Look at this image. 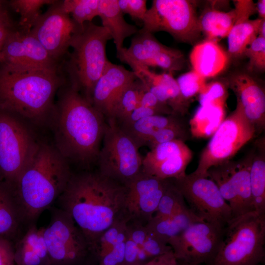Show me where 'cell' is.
Listing matches in <instances>:
<instances>
[{"label": "cell", "instance_id": "5", "mask_svg": "<svg viewBox=\"0 0 265 265\" xmlns=\"http://www.w3.org/2000/svg\"><path fill=\"white\" fill-rule=\"evenodd\" d=\"M110 39L102 26L85 23L74 37L72 52L62 67L67 81L90 103L93 88L109 62L106 46Z\"/></svg>", "mask_w": 265, "mask_h": 265}, {"label": "cell", "instance_id": "46", "mask_svg": "<svg viewBox=\"0 0 265 265\" xmlns=\"http://www.w3.org/2000/svg\"><path fill=\"white\" fill-rule=\"evenodd\" d=\"M138 106L156 109L162 115L175 114L167 105L160 102L144 85L140 96Z\"/></svg>", "mask_w": 265, "mask_h": 265}, {"label": "cell", "instance_id": "12", "mask_svg": "<svg viewBox=\"0 0 265 265\" xmlns=\"http://www.w3.org/2000/svg\"><path fill=\"white\" fill-rule=\"evenodd\" d=\"M44 237L51 265H78L91 251L83 233L71 216L60 208L52 209Z\"/></svg>", "mask_w": 265, "mask_h": 265}, {"label": "cell", "instance_id": "4", "mask_svg": "<svg viewBox=\"0 0 265 265\" xmlns=\"http://www.w3.org/2000/svg\"><path fill=\"white\" fill-rule=\"evenodd\" d=\"M69 162L54 145L39 142L12 189L23 223L33 224L65 189L72 175Z\"/></svg>", "mask_w": 265, "mask_h": 265}, {"label": "cell", "instance_id": "10", "mask_svg": "<svg viewBox=\"0 0 265 265\" xmlns=\"http://www.w3.org/2000/svg\"><path fill=\"white\" fill-rule=\"evenodd\" d=\"M142 22L140 32L163 31L185 42H193L201 32L195 6L187 0H154Z\"/></svg>", "mask_w": 265, "mask_h": 265}, {"label": "cell", "instance_id": "48", "mask_svg": "<svg viewBox=\"0 0 265 265\" xmlns=\"http://www.w3.org/2000/svg\"><path fill=\"white\" fill-rule=\"evenodd\" d=\"M0 265H16L14 260V243L0 236Z\"/></svg>", "mask_w": 265, "mask_h": 265}, {"label": "cell", "instance_id": "14", "mask_svg": "<svg viewBox=\"0 0 265 265\" xmlns=\"http://www.w3.org/2000/svg\"><path fill=\"white\" fill-rule=\"evenodd\" d=\"M49 6L47 10L41 14L30 32L50 55L60 63L81 27L64 10L62 0H56Z\"/></svg>", "mask_w": 265, "mask_h": 265}, {"label": "cell", "instance_id": "7", "mask_svg": "<svg viewBox=\"0 0 265 265\" xmlns=\"http://www.w3.org/2000/svg\"><path fill=\"white\" fill-rule=\"evenodd\" d=\"M23 120L0 108V181L12 188L39 143Z\"/></svg>", "mask_w": 265, "mask_h": 265}, {"label": "cell", "instance_id": "19", "mask_svg": "<svg viewBox=\"0 0 265 265\" xmlns=\"http://www.w3.org/2000/svg\"><path fill=\"white\" fill-rule=\"evenodd\" d=\"M136 79L132 71L109 61L93 88L92 105L106 120L110 119L120 96Z\"/></svg>", "mask_w": 265, "mask_h": 265}, {"label": "cell", "instance_id": "29", "mask_svg": "<svg viewBox=\"0 0 265 265\" xmlns=\"http://www.w3.org/2000/svg\"><path fill=\"white\" fill-rule=\"evenodd\" d=\"M200 220L188 208L168 217L153 216L145 225L150 232L169 245L191 224Z\"/></svg>", "mask_w": 265, "mask_h": 265}, {"label": "cell", "instance_id": "38", "mask_svg": "<svg viewBox=\"0 0 265 265\" xmlns=\"http://www.w3.org/2000/svg\"><path fill=\"white\" fill-rule=\"evenodd\" d=\"M190 136L189 124L186 122L160 130L151 137L146 146L151 149L158 144L171 141L180 140L186 142Z\"/></svg>", "mask_w": 265, "mask_h": 265}, {"label": "cell", "instance_id": "22", "mask_svg": "<svg viewBox=\"0 0 265 265\" xmlns=\"http://www.w3.org/2000/svg\"><path fill=\"white\" fill-rule=\"evenodd\" d=\"M228 59V53L216 41L208 39L194 46L189 55L193 70L206 79L223 71Z\"/></svg>", "mask_w": 265, "mask_h": 265}, {"label": "cell", "instance_id": "26", "mask_svg": "<svg viewBox=\"0 0 265 265\" xmlns=\"http://www.w3.org/2000/svg\"><path fill=\"white\" fill-rule=\"evenodd\" d=\"M170 48L160 43L153 34L138 31L132 38L130 47H124L117 53V56L129 66L142 65L159 53Z\"/></svg>", "mask_w": 265, "mask_h": 265}, {"label": "cell", "instance_id": "54", "mask_svg": "<svg viewBox=\"0 0 265 265\" xmlns=\"http://www.w3.org/2000/svg\"><path fill=\"white\" fill-rule=\"evenodd\" d=\"M8 14L3 5V1L0 0V16Z\"/></svg>", "mask_w": 265, "mask_h": 265}, {"label": "cell", "instance_id": "37", "mask_svg": "<svg viewBox=\"0 0 265 265\" xmlns=\"http://www.w3.org/2000/svg\"><path fill=\"white\" fill-rule=\"evenodd\" d=\"M188 208L183 195L170 179L153 216L168 217Z\"/></svg>", "mask_w": 265, "mask_h": 265}, {"label": "cell", "instance_id": "25", "mask_svg": "<svg viewBox=\"0 0 265 265\" xmlns=\"http://www.w3.org/2000/svg\"><path fill=\"white\" fill-rule=\"evenodd\" d=\"M98 16L102 26L109 32L117 53L124 48V40L138 31L136 26L127 23L120 10L117 0H99Z\"/></svg>", "mask_w": 265, "mask_h": 265}, {"label": "cell", "instance_id": "1", "mask_svg": "<svg viewBox=\"0 0 265 265\" xmlns=\"http://www.w3.org/2000/svg\"><path fill=\"white\" fill-rule=\"evenodd\" d=\"M125 186L98 171L72 174L57 199L60 209L72 218L90 251L100 236L124 216Z\"/></svg>", "mask_w": 265, "mask_h": 265}, {"label": "cell", "instance_id": "6", "mask_svg": "<svg viewBox=\"0 0 265 265\" xmlns=\"http://www.w3.org/2000/svg\"><path fill=\"white\" fill-rule=\"evenodd\" d=\"M265 214L250 212L225 227L218 253L211 265H259L265 258Z\"/></svg>", "mask_w": 265, "mask_h": 265}, {"label": "cell", "instance_id": "31", "mask_svg": "<svg viewBox=\"0 0 265 265\" xmlns=\"http://www.w3.org/2000/svg\"><path fill=\"white\" fill-rule=\"evenodd\" d=\"M225 105L215 103L200 105L188 124L191 136H212L225 118Z\"/></svg>", "mask_w": 265, "mask_h": 265}, {"label": "cell", "instance_id": "52", "mask_svg": "<svg viewBox=\"0 0 265 265\" xmlns=\"http://www.w3.org/2000/svg\"><path fill=\"white\" fill-rule=\"evenodd\" d=\"M256 9L259 15V18L265 19V0H258L256 4Z\"/></svg>", "mask_w": 265, "mask_h": 265}, {"label": "cell", "instance_id": "24", "mask_svg": "<svg viewBox=\"0 0 265 265\" xmlns=\"http://www.w3.org/2000/svg\"><path fill=\"white\" fill-rule=\"evenodd\" d=\"M130 66L136 78L143 84H156L163 89L168 98V105L174 114L184 117L188 113L189 103L185 100L181 95L172 73L158 74L146 67L138 65H131Z\"/></svg>", "mask_w": 265, "mask_h": 265}, {"label": "cell", "instance_id": "16", "mask_svg": "<svg viewBox=\"0 0 265 265\" xmlns=\"http://www.w3.org/2000/svg\"><path fill=\"white\" fill-rule=\"evenodd\" d=\"M170 179L159 178L141 171L126 184L124 215L128 220L146 224L154 215Z\"/></svg>", "mask_w": 265, "mask_h": 265}, {"label": "cell", "instance_id": "41", "mask_svg": "<svg viewBox=\"0 0 265 265\" xmlns=\"http://www.w3.org/2000/svg\"><path fill=\"white\" fill-rule=\"evenodd\" d=\"M228 95L226 84L215 80L205 84L198 94V101L200 105L211 103L225 105Z\"/></svg>", "mask_w": 265, "mask_h": 265}, {"label": "cell", "instance_id": "18", "mask_svg": "<svg viewBox=\"0 0 265 265\" xmlns=\"http://www.w3.org/2000/svg\"><path fill=\"white\" fill-rule=\"evenodd\" d=\"M1 54L2 62L12 66L45 69L61 67L30 31H23L18 28L5 40Z\"/></svg>", "mask_w": 265, "mask_h": 265}, {"label": "cell", "instance_id": "47", "mask_svg": "<svg viewBox=\"0 0 265 265\" xmlns=\"http://www.w3.org/2000/svg\"><path fill=\"white\" fill-rule=\"evenodd\" d=\"M127 231L128 238L138 247H142L148 233L146 225L138 221H129Z\"/></svg>", "mask_w": 265, "mask_h": 265}, {"label": "cell", "instance_id": "49", "mask_svg": "<svg viewBox=\"0 0 265 265\" xmlns=\"http://www.w3.org/2000/svg\"><path fill=\"white\" fill-rule=\"evenodd\" d=\"M155 115L162 114L156 109L138 106L122 122L117 124L121 126H127L143 118Z\"/></svg>", "mask_w": 265, "mask_h": 265}, {"label": "cell", "instance_id": "53", "mask_svg": "<svg viewBox=\"0 0 265 265\" xmlns=\"http://www.w3.org/2000/svg\"><path fill=\"white\" fill-rule=\"evenodd\" d=\"M258 36L265 38V19H262L259 25Z\"/></svg>", "mask_w": 265, "mask_h": 265}, {"label": "cell", "instance_id": "35", "mask_svg": "<svg viewBox=\"0 0 265 265\" xmlns=\"http://www.w3.org/2000/svg\"><path fill=\"white\" fill-rule=\"evenodd\" d=\"M124 215L117 219L100 236L91 249L99 258L120 240L127 237V224Z\"/></svg>", "mask_w": 265, "mask_h": 265}, {"label": "cell", "instance_id": "42", "mask_svg": "<svg viewBox=\"0 0 265 265\" xmlns=\"http://www.w3.org/2000/svg\"><path fill=\"white\" fill-rule=\"evenodd\" d=\"M244 55L249 59L248 69L263 71L265 69V38L257 36L246 49Z\"/></svg>", "mask_w": 265, "mask_h": 265}, {"label": "cell", "instance_id": "21", "mask_svg": "<svg viewBox=\"0 0 265 265\" xmlns=\"http://www.w3.org/2000/svg\"><path fill=\"white\" fill-rule=\"evenodd\" d=\"M236 13L234 24L229 33L228 54L237 57L244 55L250 43L258 36V31L262 19H250L256 11V4L251 0H235Z\"/></svg>", "mask_w": 265, "mask_h": 265}, {"label": "cell", "instance_id": "36", "mask_svg": "<svg viewBox=\"0 0 265 265\" xmlns=\"http://www.w3.org/2000/svg\"><path fill=\"white\" fill-rule=\"evenodd\" d=\"M62 4L64 10L71 15L80 26H83L86 22H92L98 16L99 0H64Z\"/></svg>", "mask_w": 265, "mask_h": 265}, {"label": "cell", "instance_id": "17", "mask_svg": "<svg viewBox=\"0 0 265 265\" xmlns=\"http://www.w3.org/2000/svg\"><path fill=\"white\" fill-rule=\"evenodd\" d=\"M193 152L185 142L176 140L157 145L143 158L142 171L162 179H177L186 174Z\"/></svg>", "mask_w": 265, "mask_h": 265}, {"label": "cell", "instance_id": "51", "mask_svg": "<svg viewBox=\"0 0 265 265\" xmlns=\"http://www.w3.org/2000/svg\"><path fill=\"white\" fill-rule=\"evenodd\" d=\"M8 14L0 16V31L6 29H15Z\"/></svg>", "mask_w": 265, "mask_h": 265}, {"label": "cell", "instance_id": "15", "mask_svg": "<svg viewBox=\"0 0 265 265\" xmlns=\"http://www.w3.org/2000/svg\"><path fill=\"white\" fill-rule=\"evenodd\" d=\"M253 149L238 161L229 160L216 169L212 179L230 206L233 218L254 212L250 182Z\"/></svg>", "mask_w": 265, "mask_h": 265}, {"label": "cell", "instance_id": "43", "mask_svg": "<svg viewBox=\"0 0 265 265\" xmlns=\"http://www.w3.org/2000/svg\"><path fill=\"white\" fill-rule=\"evenodd\" d=\"M148 231L147 238L142 248L150 259L172 251L170 245L148 230Z\"/></svg>", "mask_w": 265, "mask_h": 265}, {"label": "cell", "instance_id": "9", "mask_svg": "<svg viewBox=\"0 0 265 265\" xmlns=\"http://www.w3.org/2000/svg\"><path fill=\"white\" fill-rule=\"evenodd\" d=\"M257 133L239 105L220 125L202 151L196 169L192 173L207 177L212 167L231 160Z\"/></svg>", "mask_w": 265, "mask_h": 265}, {"label": "cell", "instance_id": "23", "mask_svg": "<svg viewBox=\"0 0 265 265\" xmlns=\"http://www.w3.org/2000/svg\"><path fill=\"white\" fill-rule=\"evenodd\" d=\"M44 227L38 228L33 224L14 243V260L16 265H51L44 237Z\"/></svg>", "mask_w": 265, "mask_h": 265}, {"label": "cell", "instance_id": "3", "mask_svg": "<svg viewBox=\"0 0 265 265\" xmlns=\"http://www.w3.org/2000/svg\"><path fill=\"white\" fill-rule=\"evenodd\" d=\"M66 79L55 69L0 63V108L37 124L50 123L54 98Z\"/></svg>", "mask_w": 265, "mask_h": 265}, {"label": "cell", "instance_id": "50", "mask_svg": "<svg viewBox=\"0 0 265 265\" xmlns=\"http://www.w3.org/2000/svg\"><path fill=\"white\" fill-rule=\"evenodd\" d=\"M138 249L139 247L128 237L123 265H142L138 260Z\"/></svg>", "mask_w": 265, "mask_h": 265}, {"label": "cell", "instance_id": "45", "mask_svg": "<svg viewBox=\"0 0 265 265\" xmlns=\"http://www.w3.org/2000/svg\"><path fill=\"white\" fill-rule=\"evenodd\" d=\"M127 238L120 240L100 257V265H123Z\"/></svg>", "mask_w": 265, "mask_h": 265}, {"label": "cell", "instance_id": "28", "mask_svg": "<svg viewBox=\"0 0 265 265\" xmlns=\"http://www.w3.org/2000/svg\"><path fill=\"white\" fill-rule=\"evenodd\" d=\"M250 182L253 211L265 214V139L255 142L250 170Z\"/></svg>", "mask_w": 265, "mask_h": 265}, {"label": "cell", "instance_id": "32", "mask_svg": "<svg viewBox=\"0 0 265 265\" xmlns=\"http://www.w3.org/2000/svg\"><path fill=\"white\" fill-rule=\"evenodd\" d=\"M236 16L235 9L225 12L208 8L198 17L200 30L208 40L216 41L226 37L234 24Z\"/></svg>", "mask_w": 265, "mask_h": 265}, {"label": "cell", "instance_id": "55", "mask_svg": "<svg viewBox=\"0 0 265 265\" xmlns=\"http://www.w3.org/2000/svg\"><path fill=\"white\" fill-rule=\"evenodd\" d=\"M144 265H154L151 259L148 261Z\"/></svg>", "mask_w": 265, "mask_h": 265}, {"label": "cell", "instance_id": "20", "mask_svg": "<svg viewBox=\"0 0 265 265\" xmlns=\"http://www.w3.org/2000/svg\"><path fill=\"white\" fill-rule=\"evenodd\" d=\"M246 117L255 126L257 133L265 128V92L264 88L251 76L237 73L228 80Z\"/></svg>", "mask_w": 265, "mask_h": 265}, {"label": "cell", "instance_id": "56", "mask_svg": "<svg viewBox=\"0 0 265 265\" xmlns=\"http://www.w3.org/2000/svg\"><path fill=\"white\" fill-rule=\"evenodd\" d=\"M2 54H1V48H0V63L2 62Z\"/></svg>", "mask_w": 265, "mask_h": 265}, {"label": "cell", "instance_id": "57", "mask_svg": "<svg viewBox=\"0 0 265 265\" xmlns=\"http://www.w3.org/2000/svg\"><path fill=\"white\" fill-rule=\"evenodd\" d=\"M178 264H179V265H189L188 264H186V263H182V262H178Z\"/></svg>", "mask_w": 265, "mask_h": 265}, {"label": "cell", "instance_id": "34", "mask_svg": "<svg viewBox=\"0 0 265 265\" xmlns=\"http://www.w3.org/2000/svg\"><path fill=\"white\" fill-rule=\"evenodd\" d=\"M143 87L142 82L136 78L120 96L113 110L111 118L109 119L113 120L118 124L122 122L138 106Z\"/></svg>", "mask_w": 265, "mask_h": 265}, {"label": "cell", "instance_id": "33", "mask_svg": "<svg viewBox=\"0 0 265 265\" xmlns=\"http://www.w3.org/2000/svg\"><path fill=\"white\" fill-rule=\"evenodd\" d=\"M56 0H12L11 8L20 15L18 28L29 32L41 15V9L44 5H51Z\"/></svg>", "mask_w": 265, "mask_h": 265}, {"label": "cell", "instance_id": "27", "mask_svg": "<svg viewBox=\"0 0 265 265\" xmlns=\"http://www.w3.org/2000/svg\"><path fill=\"white\" fill-rule=\"evenodd\" d=\"M186 122L184 116L176 114L155 115L143 118L129 125L119 126L140 148L146 146L151 137L160 130Z\"/></svg>", "mask_w": 265, "mask_h": 265}, {"label": "cell", "instance_id": "13", "mask_svg": "<svg viewBox=\"0 0 265 265\" xmlns=\"http://www.w3.org/2000/svg\"><path fill=\"white\" fill-rule=\"evenodd\" d=\"M225 228L196 221L169 245L178 262L189 265H211L220 247Z\"/></svg>", "mask_w": 265, "mask_h": 265}, {"label": "cell", "instance_id": "2", "mask_svg": "<svg viewBox=\"0 0 265 265\" xmlns=\"http://www.w3.org/2000/svg\"><path fill=\"white\" fill-rule=\"evenodd\" d=\"M57 94L50 123L54 146L69 162L89 169L97 162L107 120L67 80Z\"/></svg>", "mask_w": 265, "mask_h": 265}, {"label": "cell", "instance_id": "39", "mask_svg": "<svg viewBox=\"0 0 265 265\" xmlns=\"http://www.w3.org/2000/svg\"><path fill=\"white\" fill-rule=\"evenodd\" d=\"M183 63L184 56L181 52L170 48L167 51L159 53L140 66L148 68L157 67L168 72L172 73L173 71L180 70L183 67Z\"/></svg>", "mask_w": 265, "mask_h": 265}, {"label": "cell", "instance_id": "40", "mask_svg": "<svg viewBox=\"0 0 265 265\" xmlns=\"http://www.w3.org/2000/svg\"><path fill=\"white\" fill-rule=\"evenodd\" d=\"M176 81L181 95L187 102L198 95L206 83V79L193 70L180 75Z\"/></svg>", "mask_w": 265, "mask_h": 265}, {"label": "cell", "instance_id": "44", "mask_svg": "<svg viewBox=\"0 0 265 265\" xmlns=\"http://www.w3.org/2000/svg\"><path fill=\"white\" fill-rule=\"evenodd\" d=\"M146 3V0H117L118 7L124 14L142 22L147 11Z\"/></svg>", "mask_w": 265, "mask_h": 265}, {"label": "cell", "instance_id": "30", "mask_svg": "<svg viewBox=\"0 0 265 265\" xmlns=\"http://www.w3.org/2000/svg\"><path fill=\"white\" fill-rule=\"evenodd\" d=\"M23 223L13 189L0 181V236L13 241Z\"/></svg>", "mask_w": 265, "mask_h": 265}, {"label": "cell", "instance_id": "8", "mask_svg": "<svg viewBox=\"0 0 265 265\" xmlns=\"http://www.w3.org/2000/svg\"><path fill=\"white\" fill-rule=\"evenodd\" d=\"M139 149L113 120H107L96 162L98 171L125 185L142 171L143 157Z\"/></svg>", "mask_w": 265, "mask_h": 265}, {"label": "cell", "instance_id": "11", "mask_svg": "<svg viewBox=\"0 0 265 265\" xmlns=\"http://www.w3.org/2000/svg\"><path fill=\"white\" fill-rule=\"evenodd\" d=\"M172 179L188 208L201 220L224 228L233 219L230 206L209 177L192 172Z\"/></svg>", "mask_w": 265, "mask_h": 265}]
</instances>
